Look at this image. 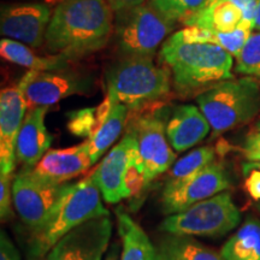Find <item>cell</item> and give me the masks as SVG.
<instances>
[{"instance_id": "obj_7", "label": "cell", "mask_w": 260, "mask_h": 260, "mask_svg": "<svg viewBox=\"0 0 260 260\" xmlns=\"http://www.w3.org/2000/svg\"><path fill=\"white\" fill-rule=\"evenodd\" d=\"M116 14L115 38L124 57L152 58L175 27L149 3Z\"/></svg>"}, {"instance_id": "obj_17", "label": "cell", "mask_w": 260, "mask_h": 260, "mask_svg": "<svg viewBox=\"0 0 260 260\" xmlns=\"http://www.w3.org/2000/svg\"><path fill=\"white\" fill-rule=\"evenodd\" d=\"M165 130L169 144L176 153H182L209 135L211 125L199 106L178 105L167 116Z\"/></svg>"}, {"instance_id": "obj_31", "label": "cell", "mask_w": 260, "mask_h": 260, "mask_svg": "<svg viewBox=\"0 0 260 260\" xmlns=\"http://www.w3.org/2000/svg\"><path fill=\"white\" fill-rule=\"evenodd\" d=\"M241 152L247 160L260 162V132L251 133L243 142Z\"/></svg>"}, {"instance_id": "obj_22", "label": "cell", "mask_w": 260, "mask_h": 260, "mask_svg": "<svg viewBox=\"0 0 260 260\" xmlns=\"http://www.w3.org/2000/svg\"><path fill=\"white\" fill-rule=\"evenodd\" d=\"M0 56L10 63L23 67L28 70L51 71L70 65L71 61L60 56L40 57L27 45L11 39L3 38L0 41Z\"/></svg>"}, {"instance_id": "obj_34", "label": "cell", "mask_w": 260, "mask_h": 260, "mask_svg": "<svg viewBox=\"0 0 260 260\" xmlns=\"http://www.w3.org/2000/svg\"><path fill=\"white\" fill-rule=\"evenodd\" d=\"M121 254H122V245L119 243H112L111 246L107 249L106 255L104 260H121Z\"/></svg>"}, {"instance_id": "obj_21", "label": "cell", "mask_w": 260, "mask_h": 260, "mask_svg": "<svg viewBox=\"0 0 260 260\" xmlns=\"http://www.w3.org/2000/svg\"><path fill=\"white\" fill-rule=\"evenodd\" d=\"M224 260H260V222L248 217L220 248Z\"/></svg>"}, {"instance_id": "obj_36", "label": "cell", "mask_w": 260, "mask_h": 260, "mask_svg": "<svg viewBox=\"0 0 260 260\" xmlns=\"http://www.w3.org/2000/svg\"><path fill=\"white\" fill-rule=\"evenodd\" d=\"M248 162H249V164H251V165H253V167L260 169V162H251V161H248ZM255 207H256V210H258L259 213H260V203L255 204Z\"/></svg>"}, {"instance_id": "obj_12", "label": "cell", "mask_w": 260, "mask_h": 260, "mask_svg": "<svg viewBox=\"0 0 260 260\" xmlns=\"http://www.w3.org/2000/svg\"><path fill=\"white\" fill-rule=\"evenodd\" d=\"M138 155L139 148L135 136L126 129L121 141L104 155L99 165L90 172L106 203L117 204L130 198L125 177L130 164Z\"/></svg>"}, {"instance_id": "obj_23", "label": "cell", "mask_w": 260, "mask_h": 260, "mask_svg": "<svg viewBox=\"0 0 260 260\" xmlns=\"http://www.w3.org/2000/svg\"><path fill=\"white\" fill-rule=\"evenodd\" d=\"M160 260H224L214 252L190 236L168 234L158 242Z\"/></svg>"}, {"instance_id": "obj_26", "label": "cell", "mask_w": 260, "mask_h": 260, "mask_svg": "<svg viewBox=\"0 0 260 260\" xmlns=\"http://www.w3.org/2000/svg\"><path fill=\"white\" fill-rule=\"evenodd\" d=\"M149 4L170 21L184 22L209 5V0H151Z\"/></svg>"}, {"instance_id": "obj_4", "label": "cell", "mask_w": 260, "mask_h": 260, "mask_svg": "<svg viewBox=\"0 0 260 260\" xmlns=\"http://www.w3.org/2000/svg\"><path fill=\"white\" fill-rule=\"evenodd\" d=\"M102 193L92 175L71 184L51 217L40 229L32 232L30 253L35 258H42L64 235L96 217L109 216L102 201Z\"/></svg>"}, {"instance_id": "obj_24", "label": "cell", "mask_w": 260, "mask_h": 260, "mask_svg": "<svg viewBox=\"0 0 260 260\" xmlns=\"http://www.w3.org/2000/svg\"><path fill=\"white\" fill-rule=\"evenodd\" d=\"M129 109L122 104L113 106L111 113L94 134L86 140L93 165L117 141L129 118Z\"/></svg>"}, {"instance_id": "obj_32", "label": "cell", "mask_w": 260, "mask_h": 260, "mask_svg": "<svg viewBox=\"0 0 260 260\" xmlns=\"http://www.w3.org/2000/svg\"><path fill=\"white\" fill-rule=\"evenodd\" d=\"M0 260H21L18 249L4 230L0 234Z\"/></svg>"}, {"instance_id": "obj_33", "label": "cell", "mask_w": 260, "mask_h": 260, "mask_svg": "<svg viewBox=\"0 0 260 260\" xmlns=\"http://www.w3.org/2000/svg\"><path fill=\"white\" fill-rule=\"evenodd\" d=\"M107 3L111 6L113 11L119 12L123 11V10L132 9L144 4L145 0H107Z\"/></svg>"}, {"instance_id": "obj_8", "label": "cell", "mask_w": 260, "mask_h": 260, "mask_svg": "<svg viewBox=\"0 0 260 260\" xmlns=\"http://www.w3.org/2000/svg\"><path fill=\"white\" fill-rule=\"evenodd\" d=\"M28 109L50 107L73 95L92 92L94 77L70 65L51 71L29 70L19 81Z\"/></svg>"}, {"instance_id": "obj_20", "label": "cell", "mask_w": 260, "mask_h": 260, "mask_svg": "<svg viewBox=\"0 0 260 260\" xmlns=\"http://www.w3.org/2000/svg\"><path fill=\"white\" fill-rule=\"evenodd\" d=\"M243 21L242 10L232 0H218L183 22L187 27H198L218 32H230Z\"/></svg>"}, {"instance_id": "obj_35", "label": "cell", "mask_w": 260, "mask_h": 260, "mask_svg": "<svg viewBox=\"0 0 260 260\" xmlns=\"http://www.w3.org/2000/svg\"><path fill=\"white\" fill-rule=\"evenodd\" d=\"M254 29H255V30H259L260 31V0H259V3H258V8H256Z\"/></svg>"}, {"instance_id": "obj_1", "label": "cell", "mask_w": 260, "mask_h": 260, "mask_svg": "<svg viewBox=\"0 0 260 260\" xmlns=\"http://www.w3.org/2000/svg\"><path fill=\"white\" fill-rule=\"evenodd\" d=\"M107 0H58L45 34L51 56L74 61L104 48L113 30Z\"/></svg>"}, {"instance_id": "obj_29", "label": "cell", "mask_w": 260, "mask_h": 260, "mask_svg": "<svg viewBox=\"0 0 260 260\" xmlns=\"http://www.w3.org/2000/svg\"><path fill=\"white\" fill-rule=\"evenodd\" d=\"M15 175H0V217L3 222L14 216L12 181Z\"/></svg>"}, {"instance_id": "obj_14", "label": "cell", "mask_w": 260, "mask_h": 260, "mask_svg": "<svg viewBox=\"0 0 260 260\" xmlns=\"http://www.w3.org/2000/svg\"><path fill=\"white\" fill-rule=\"evenodd\" d=\"M232 181L222 162L214 160L174 189L162 190V212L175 214L230 189Z\"/></svg>"}, {"instance_id": "obj_39", "label": "cell", "mask_w": 260, "mask_h": 260, "mask_svg": "<svg viewBox=\"0 0 260 260\" xmlns=\"http://www.w3.org/2000/svg\"><path fill=\"white\" fill-rule=\"evenodd\" d=\"M29 260H40V258H35V256H31V258Z\"/></svg>"}, {"instance_id": "obj_6", "label": "cell", "mask_w": 260, "mask_h": 260, "mask_svg": "<svg viewBox=\"0 0 260 260\" xmlns=\"http://www.w3.org/2000/svg\"><path fill=\"white\" fill-rule=\"evenodd\" d=\"M241 218V212L233 195L223 191L182 212L169 214L159 225V229L170 235L220 237L236 229Z\"/></svg>"}, {"instance_id": "obj_18", "label": "cell", "mask_w": 260, "mask_h": 260, "mask_svg": "<svg viewBox=\"0 0 260 260\" xmlns=\"http://www.w3.org/2000/svg\"><path fill=\"white\" fill-rule=\"evenodd\" d=\"M48 107L29 109L16 142V157L23 168H34L50 151L52 135L46 126Z\"/></svg>"}, {"instance_id": "obj_9", "label": "cell", "mask_w": 260, "mask_h": 260, "mask_svg": "<svg viewBox=\"0 0 260 260\" xmlns=\"http://www.w3.org/2000/svg\"><path fill=\"white\" fill-rule=\"evenodd\" d=\"M73 183L57 184L41 180L29 168H23L12 181L14 209L32 232L40 229L68 193Z\"/></svg>"}, {"instance_id": "obj_13", "label": "cell", "mask_w": 260, "mask_h": 260, "mask_svg": "<svg viewBox=\"0 0 260 260\" xmlns=\"http://www.w3.org/2000/svg\"><path fill=\"white\" fill-rule=\"evenodd\" d=\"M53 10L46 3L25 2L2 8L0 32L6 39L39 48L45 44V34Z\"/></svg>"}, {"instance_id": "obj_25", "label": "cell", "mask_w": 260, "mask_h": 260, "mask_svg": "<svg viewBox=\"0 0 260 260\" xmlns=\"http://www.w3.org/2000/svg\"><path fill=\"white\" fill-rule=\"evenodd\" d=\"M214 160L216 151L211 146H203L189 152L175 161L170 168L162 190H170L181 186Z\"/></svg>"}, {"instance_id": "obj_27", "label": "cell", "mask_w": 260, "mask_h": 260, "mask_svg": "<svg viewBox=\"0 0 260 260\" xmlns=\"http://www.w3.org/2000/svg\"><path fill=\"white\" fill-rule=\"evenodd\" d=\"M235 73L252 77L260 83V31H253L236 58Z\"/></svg>"}, {"instance_id": "obj_2", "label": "cell", "mask_w": 260, "mask_h": 260, "mask_svg": "<svg viewBox=\"0 0 260 260\" xmlns=\"http://www.w3.org/2000/svg\"><path fill=\"white\" fill-rule=\"evenodd\" d=\"M160 59L170 71L176 92L183 96H198L233 79L234 57L218 45L182 44L169 38L161 46Z\"/></svg>"}, {"instance_id": "obj_5", "label": "cell", "mask_w": 260, "mask_h": 260, "mask_svg": "<svg viewBox=\"0 0 260 260\" xmlns=\"http://www.w3.org/2000/svg\"><path fill=\"white\" fill-rule=\"evenodd\" d=\"M214 135L253 121L260 113V83L252 77L223 81L197 96Z\"/></svg>"}, {"instance_id": "obj_10", "label": "cell", "mask_w": 260, "mask_h": 260, "mask_svg": "<svg viewBox=\"0 0 260 260\" xmlns=\"http://www.w3.org/2000/svg\"><path fill=\"white\" fill-rule=\"evenodd\" d=\"M165 122V112L161 109H155L135 116L126 128L134 134L138 142L140 162L147 186L170 170L176 161V152L169 144Z\"/></svg>"}, {"instance_id": "obj_16", "label": "cell", "mask_w": 260, "mask_h": 260, "mask_svg": "<svg viewBox=\"0 0 260 260\" xmlns=\"http://www.w3.org/2000/svg\"><path fill=\"white\" fill-rule=\"evenodd\" d=\"M93 167L87 142L73 147L50 149L34 168L35 176L52 183L63 184L80 176Z\"/></svg>"}, {"instance_id": "obj_28", "label": "cell", "mask_w": 260, "mask_h": 260, "mask_svg": "<svg viewBox=\"0 0 260 260\" xmlns=\"http://www.w3.org/2000/svg\"><path fill=\"white\" fill-rule=\"evenodd\" d=\"M103 123L104 121L98 111V106L68 113V130L79 138H90Z\"/></svg>"}, {"instance_id": "obj_3", "label": "cell", "mask_w": 260, "mask_h": 260, "mask_svg": "<svg viewBox=\"0 0 260 260\" xmlns=\"http://www.w3.org/2000/svg\"><path fill=\"white\" fill-rule=\"evenodd\" d=\"M106 86V98L113 105L122 104L129 111H139L170 93V74L152 58L124 57L107 73Z\"/></svg>"}, {"instance_id": "obj_38", "label": "cell", "mask_w": 260, "mask_h": 260, "mask_svg": "<svg viewBox=\"0 0 260 260\" xmlns=\"http://www.w3.org/2000/svg\"><path fill=\"white\" fill-rule=\"evenodd\" d=\"M218 2V0H209V4H212V3H216Z\"/></svg>"}, {"instance_id": "obj_15", "label": "cell", "mask_w": 260, "mask_h": 260, "mask_svg": "<svg viewBox=\"0 0 260 260\" xmlns=\"http://www.w3.org/2000/svg\"><path fill=\"white\" fill-rule=\"evenodd\" d=\"M28 104L21 87L10 86L0 93V175H15L16 142L27 115Z\"/></svg>"}, {"instance_id": "obj_30", "label": "cell", "mask_w": 260, "mask_h": 260, "mask_svg": "<svg viewBox=\"0 0 260 260\" xmlns=\"http://www.w3.org/2000/svg\"><path fill=\"white\" fill-rule=\"evenodd\" d=\"M242 171L245 175V189L249 198L255 204L260 203V169L253 167L249 162L242 165Z\"/></svg>"}, {"instance_id": "obj_11", "label": "cell", "mask_w": 260, "mask_h": 260, "mask_svg": "<svg viewBox=\"0 0 260 260\" xmlns=\"http://www.w3.org/2000/svg\"><path fill=\"white\" fill-rule=\"evenodd\" d=\"M112 228L110 214L87 220L61 237L45 255V260H104Z\"/></svg>"}, {"instance_id": "obj_19", "label": "cell", "mask_w": 260, "mask_h": 260, "mask_svg": "<svg viewBox=\"0 0 260 260\" xmlns=\"http://www.w3.org/2000/svg\"><path fill=\"white\" fill-rule=\"evenodd\" d=\"M117 226L121 237V260H160L157 246L128 213L118 210Z\"/></svg>"}, {"instance_id": "obj_37", "label": "cell", "mask_w": 260, "mask_h": 260, "mask_svg": "<svg viewBox=\"0 0 260 260\" xmlns=\"http://www.w3.org/2000/svg\"><path fill=\"white\" fill-rule=\"evenodd\" d=\"M255 129L258 130V132H260V121L256 123V125H255Z\"/></svg>"}]
</instances>
